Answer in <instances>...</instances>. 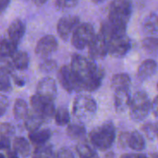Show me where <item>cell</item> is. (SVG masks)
<instances>
[{
	"label": "cell",
	"mask_w": 158,
	"mask_h": 158,
	"mask_svg": "<svg viewBox=\"0 0 158 158\" xmlns=\"http://www.w3.org/2000/svg\"><path fill=\"white\" fill-rule=\"evenodd\" d=\"M155 131H156V138L158 139V123L155 124Z\"/></svg>",
	"instance_id": "45"
},
{
	"label": "cell",
	"mask_w": 158,
	"mask_h": 158,
	"mask_svg": "<svg viewBox=\"0 0 158 158\" xmlns=\"http://www.w3.org/2000/svg\"><path fill=\"white\" fill-rule=\"evenodd\" d=\"M56 158H75L73 153L67 147H63L57 151L56 154Z\"/></svg>",
	"instance_id": "35"
},
{
	"label": "cell",
	"mask_w": 158,
	"mask_h": 158,
	"mask_svg": "<svg viewBox=\"0 0 158 158\" xmlns=\"http://www.w3.org/2000/svg\"><path fill=\"white\" fill-rule=\"evenodd\" d=\"M32 158H56L53 147L49 144H42L38 145L33 154Z\"/></svg>",
	"instance_id": "28"
},
{
	"label": "cell",
	"mask_w": 158,
	"mask_h": 158,
	"mask_svg": "<svg viewBox=\"0 0 158 158\" xmlns=\"http://www.w3.org/2000/svg\"><path fill=\"white\" fill-rule=\"evenodd\" d=\"M44 122H45L44 119L42 117H40L38 114H36L34 111L31 110L30 111L27 118L24 119V126L30 133L42 128V125Z\"/></svg>",
	"instance_id": "19"
},
{
	"label": "cell",
	"mask_w": 158,
	"mask_h": 158,
	"mask_svg": "<svg viewBox=\"0 0 158 158\" xmlns=\"http://www.w3.org/2000/svg\"><path fill=\"white\" fill-rule=\"evenodd\" d=\"M130 118L133 121L144 120L152 110V103L148 94L144 92H137L131 97L130 106Z\"/></svg>",
	"instance_id": "5"
},
{
	"label": "cell",
	"mask_w": 158,
	"mask_h": 158,
	"mask_svg": "<svg viewBox=\"0 0 158 158\" xmlns=\"http://www.w3.org/2000/svg\"><path fill=\"white\" fill-rule=\"evenodd\" d=\"M11 60L13 68L17 70H25L29 67L30 57L24 51H17Z\"/></svg>",
	"instance_id": "24"
},
{
	"label": "cell",
	"mask_w": 158,
	"mask_h": 158,
	"mask_svg": "<svg viewBox=\"0 0 158 158\" xmlns=\"http://www.w3.org/2000/svg\"><path fill=\"white\" fill-rule=\"evenodd\" d=\"M142 45L146 52L152 55L158 54V37L156 36H149L144 38L143 40Z\"/></svg>",
	"instance_id": "30"
},
{
	"label": "cell",
	"mask_w": 158,
	"mask_h": 158,
	"mask_svg": "<svg viewBox=\"0 0 158 158\" xmlns=\"http://www.w3.org/2000/svg\"><path fill=\"white\" fill-rule=\"evenodd\" d=\"M55 121L58 126H66L70 122V115L66 107H59L55 114Z\"/></svg>",
	"instance_id": "29"
},
{
	"label": "cell",
	"mask_w": 158,
	"mask_h": 158,
	"mask_svg": "<svg viewBox=\"0 0 158 158\" xmlns=\"http://www.w3.org/2000/svg\"><path fill=\"white\" fill-rule=\"evenodd\" d=\"M9 3H10V0H0V8H1L2 13L6 10V8L9 5Z\"/></svg>",
	"instance_id": "42"
},
{
	"label": "cell",
	"mask_w": 158,
	"mask_h": 158,
	"mask_svg": "<svg viewBox=\"0 0 158 158\" xmlns=\"http://www.w3.org/2000/svg\"><path fill=\"white\" fill-rule=\"evenodd\" d=\"M12 77H13V80H14V82H15V84L17 85V86H19V87H21V86H23L24 84H25V82H24V81L21 79V78H19V77H18V76H14L13 74H12Z\"/></svg>",
	"instance_id": "41"
},
{
	"label": "cell",
	"mask_w": 158,
	"mask_h": 158,
	"mask_svg": "<svg viewBox=\"0 0 158 158\" xmlns=\"http://www.w3.org/2000/svg\"><path fill=\"white\" fill-rule=\"evenodd\" d=\"M150 158H158V154H154V155H151V157Z\"/></svg>",
	"instance_id": "47"
},
{
	"label": "cell",
	"mask_w": 158,
	"mask_h": 158,
	"mask_svg": "<svg viewBox=\"0 0 158 158\" xmlns=\"http://www.w3.org/2000/svg\"><path fill=\"white\" fill-rule=\"evenodd\" d=\"M29 107L25 100L18 98L13 106V115L17 120H24L29 115Z\"/></svg>",
	"instance_id": "26"
},
{
	"label": "cell",
	"mask_w": 158,
	"mask_h": 158,
	"mask_svg": "<svg viewBox=\"0 0 158 158\" xmlns=\"http://www.w3.org/2000/svg\"><path fill=\"white\" fill-rule=\"evenodd\" d=\"M57 49V41L53 35H45L42 37L35 47V53L42 58H46Z\"/></svg>",
	"instance_id": "13"
},
{
	"label": "cell",
	"mask_w": 158,
	"mask_h": 158,
	"mask_svg": "<svg viewBox=\"0 0 158 158\" xmlns=\"http://www.w3.org/2000/svg\"><path fill=\"white\" fill-rule=\"evenodd\" d=\"M143 31L151 36L158 35V14L152 13L148 15L143 23Z\"/></svg>",
	"instance_id": "21"
},
{
	"label": "cell",
	"mask_w": 158,
	"mask_h": 158,
	"mask_svg": "<svg viewBox=\"0 0 158 158\" xmlns=\"http://www.w3.org/2000/svg\"><path fill=\"white\" fill-rule=\"evenodd\" d=\"M105 158H114V154L113 153H109V154H107Z\"/></svg>",
	"instance_id": "46"
},
{
	"label": "cell",
	"mask_w": 158,
	"mask_h": 158,
	"mask_svg": "<svg viewBox=\"0 0 158 158\" xmlns=\"http://www.w3.org/2000/svg\"><path fill=\"white\" fill-rule=\"evenodd\" d=\"M66 132L70 139L81 141L86 135V128L82 125V123H73L68 126Z\"/></svg>",
	"instance_id": "27"
},
{
	"label": "cell",
	"mask_w": 158,
	"mask_h": 158,
	"mask_svg": "<svg viewBox=\"0 0 158 158\" xmlns=\"http://www.w3.org/2000/svg\"><path fill=\"white\" fill-rule=\"evenodd\" d=\"M31 106L32 111L42 117L44 121L55 118L56 110L54 101L45 99L38 94H34L31 97Z\"/></svg>",
	"instance_id": "7"
},
{
	"label": "cell",
	"mask_w": 158,
	"mask_h": 158,
	"mask_svg": "<svg viewBox=\"0 0 158 158\" xmlns=\"http://www.w3.org/2000/svg\"><path fill=\"white\" fill-rule=\"evenodd\" d=\"M157 91H158V82H157Z\"/></svg>",
	"instance_id": "50"
},
{
	"label": "cell",
	"mask_w": 158,
	"mask_h": 158,
	"mask_svg": "<svg viewBox=\"0 0 158 158\" xmlns=\"http://www.w3.org/2000/svg\"><path fill=\"white\" fill-rule=\"evenodd\" d=\"M57 79L60 85L68 93L80 92L77 81L75 79V76L73 74L70 66H67V65L62 66L58 70Z\"/></svg>",
	"instance_id": "11"
},
{
	"label": "cell",
	"mask_w": 158,
	"mask_h": 158,
	"mask_svg": "<svg viewBox=\"0 0 158 158\" xmlns=\"http://www.w3.org/2000/svg\"><path fill=\"white\" fill-rule=\"evenodd\" d=\"M80 24V18L75 15H67L62 17L56 26L57 33L63 41L69 40L71 34H73L75 29Z\"/></svg>",
	"instance_id": "10"
},
{
	"label": "cell",
	"mask_w": 158,
	"mask_h": 158,
	"mask_svg": "<svg viewBox=\"0 0 158 158\" xmlns=\"http://www.w3.org/2000/svg\"><path fill=\"white\" fill-rule=\"evenodd\" d=\"M116 136L115 125L112 121H107L94 128L89 134V140L94 148L100 151H106L113 145Z\"/></svg>",
	"instance_id": "2"
},
{
	"label": "cell",
	"mask_w": 158,
	"mask_h": 158,
	"mask_svg": "<svg viewBox=\"0 0 158 158\" xmlns=\"http://www.w3.org/2000/svg\"><path fill=\"white\" fill-rule=\"evenodd\" d=\"M94 147L88 143L81 141L76 145V152L80 158H98Z\"/></svg>",
	"instance_id": "25"
},
{
	"label": "cell",
	"mask_w": 158,
	"mask_h": 158,
	"mask_svg": "<svg viewBox=\"0 0 158 158\" xmlns=\"http://www.w3.org/2000/svg\"><path fill=\"white\" fill-rule=\"evenodd\" d=\"M6 158H19V155L16 154L14 151L13 152H8L7 155H6Z\"/></svg>",
	"instance_id": "44"
},
{
	"label": "cell",
	"mask_w": 158,
	"mask_h": 158,
	"mask_svg": "<svg viewBox=\"0 0 158 158\" xmlns=\"http://www.w3.org/2000/svg\"><path fill=\"white\" fill-rule=\"evenodd\" d=\"M114 106L117 113H123L130 108L131 96L130 89H119L114 91Z\"/></svg>",
	"instance_id": "14"
},
{
	"label": "cell",
	"mask_w": 158,
	"mask_h": 158,
	"mask_svg": "<svg viewBox=\"0 0 158 158\" xmlns=\"http://www.w3.org/2000/svg\"><path fill=\"white\" fill-rule=\"evenodd\" d=\"M157 70V63L153 59L144 60L139 67L137 71L138 79L141 81H145L151 78Z\"/></svg>",
	"instance_id": "16"
},
{
	"label": "cell",
	"mask_w": 158,
	"mask_h": 158,
	"mask_svg": "<svg viewBox=\"0 0 158 158\" xmlns=\"http://www.w3.org/2000/svg\"><path fill=\"white\" fill-rule=\"evenodd\" d=\"M89 57L96 60L104 58L108 54V41L107 39L99 32L94 36L90 44L88 45Z\"/></svg>",
	"instance_id": "9"
},
{
	"label": "cell",
	"mask_w": 158,
	"mask_h": 158,
	"mask_svg": "<svg viewBox=\"0 0 158 158\" xmlns=\"http://www.w3.org/2000/svg\"><path fill=\"white\" fill-rule=\"evenodd\" d=\"M143 132L145 134V136L149 140H154L156 139V131H155V124L153 123H146L142 127Z\"/></svg>",
	"instance_id": "34"
},
{
	"label": "cell",
	"mask_w": 158,
	"mask_h": 158,
	"mask_svg": "<svg viewBox=\"0 0 158 158\" xmlns=\"http://www.w3.org/2000/svg\"><path fill=\"white\" fill-rule=\"evenodd\" d=\"M131 44L126 33L115 35L108 39V54L114 57H122L130 51Z\"/></svg>",
	"instance_id": "8"
},
{
	"label": "cell",
	"mask_w": 158,
	"mask_h": 158,
	"mask_svg": "<svg viewBox=\"0 0 158 158\" xmlns=\"http://www.w3.org/2000/svg\"><path fill=\"white\" fill-rule=\"evenodd\" d=\"M120 158H148V156L144 154H141V153H136V154H124L123 156H121Z\"/></svg>",
	"instance_id": "39"
},
{
	"label": "cell",
	"mask_w": 158,
	"mask_h": 158,
	"mask_svg": "<svg viewBox=\"0 0 158 158\" xmlns=\"http://www.w3.org/2000/svg\"><path fill=\"white\" fill-rule=\"evenodd\" d=\"M0 146L2 150H6L8 151L10 148V140L8 137L6 136H3L1 135V140H0Z\"/></svg>",
	"instance_id": "38"
},
{
	"label": "cell",
	"mask_w": 158,
	"mask_h": 158,
	"mask_svg": "<svg viewBox=\"0 0 158 158\" xmlns=\"http://www.w3.org/2000/svg\"><path fill=\"white\" fill-rule=\"evenodd\" d=\"M17 44L10 41L7 37L2 38L0 44V55L1 59H11L17 53Z\"/></svg>",
	"instance_id": "22"
},
{
	"label": "cell",
	"mask_w": 158,
	"mask_h": 158,
	"mask_svg": "<svg viewBox=\"0 0 158 158\" xmlns=\"http://www.w3.org/2000/svg\"><path fill=\"white\" fill-rule=\"evenodd\" d=\"M132 9L131 0H113L108 8V19L115 24L127 28Z\"/></svg>",
	"instance_id": "4"
},
{
	"label": "cell",
	"mask_w": 158,
	"mask_h": 158,
	"mask_svg": "<svg viewBox=\"0 0 158 158\" xmlns=\"http://www.w3.org/2000/svg\"><path fill=\"white\" fill-rule=\"evenodd\" d=\"M94 3H101V2H103V1H105V0H93Z\"/></svg>",
	"instance_id": "48"
},
{
	"label": "cell",
	"mask_w": 158,
	"mask_h": 158,
	"mask_svg": "<svg viewBox=\"0 0 158 158\" xmlns=\"http://www.w3.org/2000/svg\"><path fill=\"white\" fill-rule=\"evenodd\" d=\"M36 6H43L44 4H45L46 2H47V0H31Z\"/></svg>",
	"instance_id": "43"
},
{
	"label": "cell",
	"mask_w": 158,
	"mask_h": 158,
	"mask_svg": "<svg viewBox=\"0 0 158 158\" xmlns=\"http://www.w3.org/2000/svg\"><path fill=\"white\" fill-rule=\"evenodd\" d=\"M0 157H1V158H6V156H4V154H1V156H0Z\"/></svg>",
	"instance_id": "49"
},
{
	"label": "cell",
	"mask_w": 158,
	"mask_h": 158,
	"mask_svg": "<svg viewBox=\"0 0 158 158\" xmlns=\"http://www.w3.org/2000/svg\"><path fill=\"white\" fill-rule=\"evenodd\" d=\"M70 68L77 81L80 92H94L101 86L105 71L94 59L78 54L73 55Z\"/></svg>",
	"instance_id": "1"
},
{
	"label": "cell",
	"mask_w": 158,
	"mask_h": 158,
	"mask_svg": "<svg viewBox=\"0 0 158 158\" xmlns=\"http://www.w3.org/2000/svg\"><path fill=\"white\" fill-rule=\"evenodd\" d=\"M152 111L154 116L158 118V96H156L152 102Z\"/></svg>",
	"instance_id": "40"
},
{
	"label": "cell",
	"mask_w": 158,
	"mask_h": 158,
	"mask_svg": "<svg viewBox=\"0 0 158 158\" xmlns=\"http://www.w3.org/2000/svg\"><path fill=\"white\" fill-rule=\"evenodd\" d=\"M131 84V77L127 73H118L111 80V88L116 91L119 89H130Z\"/></svg>",
	"instance_id": "23"
},
{
	"label": "cell",
	"mask_w": 158,
	"mask_h": 158,
	"mask_svg": "<svg viewBox=\"0 0 158 158\" xmlns=\"http://www.w3.org/2000/svg\"><path fill=\"white\" fill-rule=\"evenodd\" d=\"M36 94L54 101L57 95V86L55 80L50 77L42 79L36 86Z\"/></svg>",
	"instance_id": "12"
},
{
	"label": "cell",
	"mask_w": 158,
	"mask_h": 158,
	"mask_svg": "<svg viewBox=\"0 0 158 158\" xmlns=\"http://www.w3.org/2000/svg\"><path fill=\"white\" fill-rule=\"evenodd\" d=\"M52 131L48 128H40L32 132L29 133V140L31 143L38 146L45 144L51 138Z\"/></svg>",
	"instance_id": "17"
},
{
	"label": "cell",
	"mask_w": 158,
	"mask_h": 158,
	"mask_svg": "<svg viewBox=\"0 0 158 158\" xmlns=\"http://www.w3.org/2000/svg\"><path fill=\"white\" fill-rule=\"evenodd\" d=\"M8 99L6 95L2 94L1 95V98H0V115L1 116H4L7 107H8Z\"/></svg>",
	"instance_id": "37"
},
{
	"label": "cell",
	"mask_w": 158,
	"mask_h": 158,
	"mask_svg": "<svg viewBox=\"0 0 158 158\" xmlns=\"http://www.w3.org/2000/svg\"><path fill=\"white\" fill-rule=\"evenodd\" d=\"M13 151L23 158L28 157L31 155V144L29 141L23 137H15L12 143Z\"/></svg>",
	"instance_id": "18"
},
{
	"label": "cell",
	"mask_w": 158,
	"mask_h": 158,
	"mask_svg": "<svg viewBox=\"0 0 158 158\" xmlns=\"http://www.w3.org/2000/svg\"><path fill=\"white\" fill-rule=\"evenodd\" d=\"M129 135H130V132H127V131H122V132L119 133V135H118V143H119L120 147H122V148L128 147Z\"/></svg>",
	"instance_id": "36"
},
{
	"label": "cell",
	"mask_w": 158,
	"mask_h": 158,
	"mask_svg": "<svg viewBox=\"0 0 158 158\" xmlns=\"http://www.w3.org/2000/svg\"><path fill=\"white\" fill-rule=\"evenodd\" d=\"M78 4V0H56L55 6L58 10L65 11L75 7Z\"/></svg>",
	"instance_id": "31"
},
{
	"label": "cell",
	"mask_w": 158,
	"mask_h": 158,
	"mask_svg": "<svg viewBox=\"0 0 158 158\" xmlns=\"http://www.w3.org/2000/svg\"><path fill=\"white\" fill-rule=\"evenodd\" d=\"M97 111L96 101L90 95L78 94L72 105V113L80 123H85L92 120Z\"/></svg>",
	"instance_id": "3"
},
{
	"label": "cell",
	"mask_w": 158,
	"mask_h": 158,
	"mask_svg": "<svg viewBox=\"0 0 158 158\" xmlns=\"http://www.w3.org/2000/svg\"><path fill=\"white\" fill-rule=\"evenodd\" d=\"M26 31L25 23L20 19L13 20L7 29V38L12 41L15 44H19L22 40Z\"/></svg>",
	"instance_id": "15"
},
{
	"label": "cell",
	"mask_w": 158,
	"mask_h": 158,
	"mask_svg": "<svg viewBox=\"0 0 158 158\" xmlns=\"http://www.w3.org/2000/svg\"><path fill=\"white\" fill-rule=\"evenodd\" d=\"M128 147L136 152L143 151L145 148V140L143 134L136 131L130 132L129 140H128Z\"/></svg>",
	"instance_id": "20"
},
{
	"label": "cell",
	"mask_w": 158,
	"mask_h": 158,
	"mask_svg": "<svg viewBox=\"0 0 158 158\" xmlns=\"http://www.w3.org/2000/svg\"><path fill=\"white\" fill-rule=\"evenodd\" d=\"M57 64L53 59H44L39 66V69L44 73H50L56 69Z\"/></svg>",
	"instance_id": "32"
},
{
	"label": "cell",
	"mask_w": 158,
	"mask_h": 158,
	"mask_svg": "<svg viewBox=\"0 0 158 158\" xmlns=\"http://www.w3.org/2000/svg\"><path fill=\"white\" fill-rule=\"evenodd\" d=\"M0 132H1V135L10 138L15 134V128L10 123L2 122L0 126Z\"/></svg>",
	"instance_id": "33"
},
{
	"label": "cell",
	"mask_w": 158,
	"mask_h": 158,
	"mask_svg": "<svg viewBox=\"0 0 158 158\" xmlns=\"http://www.w3.org/2000/svg\"><path fill=\"white\" fill-rule=\"evenodd\" d=\"M94 29L90 23H81L71 36V44L77 50H82L90 44L95 36Z\"/></svg>",
	"instance_id": "6"
}]
</instances>
